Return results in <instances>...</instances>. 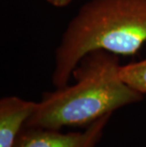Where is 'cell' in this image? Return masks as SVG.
<instances>
[{"mask_svg":"<svg viewBox=\"0 0 146 147\" xmlns=\"http://www.w3.org/2000/svg\"><path fill=\"white\" fill-rule=\"evenodd\" d=\"M120 67L116 54L104 51L88 53L73 70L75 84L45 93L25 126L54 130L87 126L122 106L139 102L143 95L122 80Z\"/></svg>","mask_w":146,"mask_h":147,"instance_id":"cell-1","label":"cell"},{"mask_svg":"<svg viewBox=\"0 0 146 147\" xmlns=\"http://www.w3.org/2000/svg\"><path fill=\"white\" fill-rule=\"evenodd\" d=\"M146 42V0H90L68 23L55 51L52 83L67 86L88 53L134 55Z\"/></svg>","mask_w":146,"mask_h":147,"instance_id":"cell-2","label":"cell"},{"mask_svg":"<svg viewBox=\"0 0 146 147\" xmlns=\"http://www.w3.org/2000/svg\"><path fill=\"white\" fill-rule=\"evenodd\" d=\"M112 114L85 126L83 131L62 133L60 130L38 127L23 128L14 147H96Z\"/></svg>","mask_w":146,"mask_h":147,"instance_id":"cell-3","label":"cell"},{"mask_svg":"<svg viewBox=\"0 0 146 147\" xmlns=\"http://www.w3.org/2000/svg\"><path fill=\"white\" fill-rule=\"evenodd\" d=\"M36 105L16 96L0 100V147H14Z\"/></svg>","mask_w":146,"mask_h":147,"instance_id":"cell-4","label":"cell"},{"mask_svg":"<svg viewBox=\"0 0 146 147\" xmlns=\"http://www.w3.org/2000/svg\"><path fill=\"white\" fill-rule=\"evenodd\" d=\"M120 76L135 91L146 94V59L120 67Z\"/></svg>","mask_w":146,"mask_h":147,"instance_id":"cell-5","label":"cell"},{"mask_svg":"<svg viewBox=\"0 0 146 147\" xmlns=\"http://www.w3.org/2000/svg\"><path fill=\"white\" fill-rule=\"evenodd\" d=\"M49 4L57 8H64L69 5L73 0H46Z\"/></svg>","mask_w":146,"mask_h":147,"instance_id":"cell-6","label":"cell"}]
</instances>
